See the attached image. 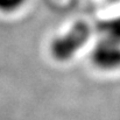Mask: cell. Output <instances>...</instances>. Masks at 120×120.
Here are the masks:
<instances>
[{
	"label": "cell",
	"mask_w": 120,
	"mask_h": 120,
	"mask_svg": "<svg viewBox=\"0 0 120 120\" xmlns=\"http://www.w3.org/2000/svg\"><path fill=\"white\" fill-rule=\"evenodd\" d=\"M87 38V29L85 27H77L69 33L57 38L51 44L52 55L60 61H67L83 45Z\"/></svg>",
	"instance_id": "cell-2"
},
{
	"label": "cell",
	"mask_w": 120,
	"mask_h": 120,
	"mask_svg": "<svg viewBox=\"0 0 120 120\" xmlns=\"http://www.w3.org/2000/svg\"><path fill=\"white\" fill-rule=\"evenodd\" d=\"M93 65L103 71H116L120 69V41L105 36L91 51Z\"/></svg>",
	"instance_id": "cell-1"
},
{
	"label": "cell",
	"mask_w": 120,
	"mask_h": 120,
	"mask_svg": "<svg viewBox=\"0 0 120 120\" xmlns=\"http://www.w3.org/2000/svg\"><path fill=\"white\" fill-rule=\"evenodd\" d=\"M28 0H0V13L12 14L20 11Z\"/></svg>",
	"instance_id": "cell-3"
}]
</instances>
